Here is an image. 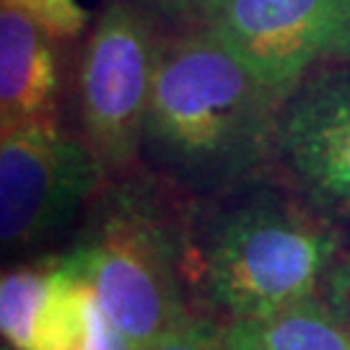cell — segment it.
Returning a JSON list of instances; mask_svg holds the SVG:
<instances>
[{
    "label": "cell",
    "instance_id": "4",
    "mask_svg": "<svg viewBox=\"0 0 350 350\" xmlns=\"http://www.w3.org/2000/svg\"><path fill=\"white\" fill-rule=\"evenodd\" d=\"M161 37L156 21L135 3L107 0L83 44L75 70V112L81 138L109 179L130 176L140 163Z\"/></svg>",
    "mask_w": 350,
    "mask_h": 350
},
{
    "label": "cell",
    "instance_id": "7",
    "mask_svg": "<svg viewBox=\"0 0 350 350\" xmlns=\"http://www.w3.org/2000/svg\"><path fill=\"white\" fill-rule=\"evenodd\" d=\"M275 161L312 208L350 213V68L306 75L283 99Z\"/></svg>",
    "mask_w": 350,
    "mask_h": 350
},
{
    "label": "cell",
    "instance_id": "11",
    "mask_svg": "<svg viewBox=\"0 0 350 350\" xmlns=\"http://www.w3.org/2000/svg\"><path fill=\"white\" fill-rule=\"evenodd\" d=\"M60 270V254L42 262L13 265L0 280V329L13 350H29L42 309Z\"/></svg>",
    "mask_w": 350,
    "mask_h": 350
},
{
    "label": "cell",
    "instance_id": "15",
    "mask_svg": "<svg viewBox=\"0 0 350 350\" xmlns=\"http://www.w3.org/2000/svg\"><path fill=\"white\" fill-rule=\"evenodd\" d=\"M319 299L325 301L338 317L342 327L350 332V250L342 247L335 262L329 265L325 280H322V291Z\"/></svg>",
    "mask_w": 350,
    "mask_h": 350
},
{
    "label": "cell",
    "instance_id": "9",
    "mask_svg": "<svg viewBox=\"0 0 350 350\" xmlns=\"http://www.w3.org/2000/svg\"><path fill=\"white\" fill-rule=\"evenodd\" d=\"M29 350H135L101 306L86 275L60 254V270Z\"/></svg>",
    "mask_w": 350,
    "mask_h": 350
},
{
    "label": "cell",
    "instance_id": "5",
    "mask_svg": "<svg viewBox=\"0 0 350 350\" xmlns=\"http://www.w3.org/2000/svg\"><path fill=\"white\" fill-rule=\"evenodd\" d=\"M109 174L81 135L57 125L0 133V234L5 254L29 252L86 215Z\"/></svg>",
    "mask_w": 350,
    "mask_h": 350
},
{
    "label": "cell",
    "instance_id": "3",
    "mask_svg": "<svg viewBox=\"0 0 350 350\" xmlns=\"http://www.w3.org/2000/svg\"><path fill=\"white\" fill-rule=\"evenodd\" d=\"M130 176L101 189L65 257L117 329L143 350L202 314L192 304L187 215L176 218L150 182Z\"/></svg>",
    "mask_w": 350,
    "mask_h": 350
},
{
    "label": "cell",
    "instance_id": "1",
    "mask_svg": "<svg viewBox=\"0 0 350 350\" xmlns=\"http://www.w3.org/2000/svg\"><path fill=\"white\" fill-rule=\"evenodd\" d=\"M280 104L205 26L163 34L140 163L192 200L257 182L275 161Z\"/></svg>",
    "mask_w": 350,
    "mask_h": 350
},
{
    "label": "cell",
    "instance_id": "16",
    "mask_svg": "<svg viewBox=\"0 0 350 350\" xmlns=\"http://www.w3.org/2000/svg\"><path fill=\"white\" fill-rule=\"evenodd\" d=\"M342 247H348V250H350V241H348V244H345V241H342Z\"/></svg>",
    "mask_w": 350,
    "mask_h": 350
},
{
    "label": "cell",
    "instance_id": "12",
    "mask_svg": "<svg viewBox=\"0 0 350 350\" xmlns=\"http://www.w3.org/2000/svg\"><path fill=\"white\" fill-rule=\"evenodd\" d=\"M3 3L18 5L21 11L34 16L57 39L78 37L88 24L86 8L78 0H3Z\"/></svg>",
    "mask_w": 350,
    "mask_h": 350
},
{
    "label": "cell",
    "instance_id": "10",
    "mask_svg": "<svg viewBox=\"0 0 350 350\" xmlns=\"http://www.w3.org/2000/svg\"><path fill=\"white\" fill-rule=\"evenodd\" d=\"M221 329L228 350H350V332L319 296L265 317L226 322Z\"/></svg>",
    "mask_w": 350,
    "mask_h": 350
},
{
    "label": "cell",
    "instance_id": "6",
    "mask_svg": "<svg viewBox=\"0 0 350 350\" xmlns=\"http://www.w3.org/2000/svg\"><path fill=\"white\" fill-rule=\"evenodd\" d=\"M205 29L280 101L306 75L350 68V0H213Z\"/></svg>",
    "mask_w": 350,
    "mask_h": 350
},
{
    "label": "cell",
    "instance_id": "2",
    "mask_svg": "<svg viewBox=\"0 0 350 350\" xmlns=\"http://www.w3.org/2000/svg\"><path fill=\"white\" fill-rule=\"evenodd\" d=\"M340 250L325 213L260 179L187 213L192 291L221 325L317 299Z\"/></svg>",
    "mask_w": 350,
    "mask_h": 350
},
{
    "label": "cell",
    "instance_id": "14",
    "mask_svg": "<svg viewBox=\"0 0 350 350\" xmlns=\"http://www.w3.org/2000/svg\"><path fill=\"white\" fill-rule=\"evenodd\" d=\"M143 350H228L224 342L221 322H213L208 317H200L187 327L169 332L166 338L156 340Z\"/></svg>",
    "mask_w": 350,
    "mask_h": 350
},
{
    "label": "cell",
    "instance_id": "8",
    "mask_svg": "<svg viewBox=\"0 0 350 350\" xmlns=\"http://www.w3.org/2000/svg\"><path fill=\"white\" fill-rule=\"evenodd\" d=\"M63 73L57 37L18 5L0 8V133L57 125Z\"/></svg>",
    "mask_w": 350,
    "mask_h": 350
},
{
    "label": "cell",
    "instance_id": "13",
    "mask_svg": "<svg viewBox=\"0 0 350 350\" xmlns=\"http://www.w3.org/2000/svg\"><path fill=\"white\" fill-rule=\"evenodd\" d=\"M140 11L148 13L156 24L172 26L174 31L205 26V16L213 0H130Z\"/></svg>",
    "mask_w": 350,
    "mask_h": 350
}]
</instances>
